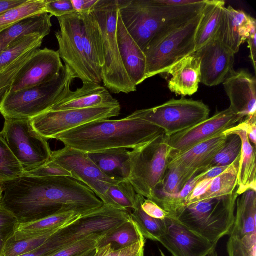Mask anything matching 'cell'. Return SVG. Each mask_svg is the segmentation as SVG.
<instances>
[{"label": "cell", "mask_w": 256, "mask_h": 256, "mask_svg": "<svg viewBox=\"0 0 256 256\" xmlns=\"http://www.w3.org/2000/svg\"><path fill=\"white\" fill-rule=\"evenodd\" d=\"M4 185L2 204L16 217L19 224L65 212L84 216L104 204L90 188L70 176L24 174Z\"/></svg>", "instance_id": "cell-1"}, {"label": "cell", "mask_w": 256, "mask_h": 256, "mask_svg": "<svg viewBox=\"0 0 256 256\" xmlns=\"http://www.w3.org/2000/svg\"><path fill=\"white\" fill-rule=\"evenodd\" d=\"M164 134L158 126L133 113L120 120L89 122L55 136L65 146L88 153L140 146Z\"/></svg>", "instance_id": "cell-2"}, {"label": "cell", "mask_w": 256, "mask_h": 256, "mask_svg": "<svg viewBox=\"0 0 256 256\" xmlns=\"http://www.w3.org/2000/svg\"><path fill=\"white\" fill-rule=\"evenodd\" d=\"M206 0L177 6L158 0H118V12L128 32L144 52L150 43L197 16Z\"/></svg>", "instance_id": "cell-3"}, {"label": "cell", "mask_w": 256, "mask_h": 256, "mask_svg": "<svg viewBox=\"0 0 256 256\" xmlns=\"http://www.w3.org/2000/svg\"><path fill=\"white\" fill-rule=\"evenodd\" d=\"M91 12L97 22L101 39L104 87L116 94L136 92V86L124 68L118 46L116 36L118 0H98Z\"/></svg>", "instance_id": "cell-4"}, {"label": "cell", "mask_w": 256, "mask_h": 256, "mask_svg": "<svg viewBox=\"0 0 256 256\" xmlns=\"http://www.w3.org/2000/svg\"><path fill=\"white\" fill-rule=\"evenodd\" d=\"M75 76L64 65L58 75L46 83L16 92H7L0 102L4 118L32 119L48 111L70 92Z\"/></svg>", "instance_id": "cell-5"}, {"label": "cell", "mask_w": 256, "mask_h": 256, "mask_svg": "<svg viewBox=\"0 0 256 256\" xmlns=\"http://www.w3.org/2000/svg\"><path fill=\"white\" fill-rule=\"evenodd\" d=\"M236 190L222 199H210L186 206L174 218L191 230L217 244L230 235L234 220Z\"/></svg>", "instance_id": "cell-6"}, {"label": "cell", "mask_w": 256, "mask_h": 256, "mask_svg": "<svg viewBox=\"0 0 256 256\" xmlns=\"http://www.w3.org/2000/svg\"><path fill=\"white\" fill-rule=\"evenodd\" d=\"M170 148L162 134L130 151L128 181L138 194L150 199L162 184L168 170Z\"/></svg>", "instance_id": "cell-7"}, {"label": "cell", "mask_w": 256, "mask_h": 256, "mask_svg": "<svg viewBox=\"0 0 256 256\" xmlns=\"http://www.w3.org/2000/svg\"><path fill=\"white\" fill-rule=\"evenodd\" d=\"M202 10L146 47L144 52L146 61V80L166 74L178 61L195 52V36Z\"/></svg>", "instance_id": "cell-8"}, {"label": "cell", "mask_w": 256, "mask_h": 256, "mask_svg": "<svg viewBox=\"0 0 256 256\" xmlns=\"http://www.w3.org/2000/svg\"><path fill=\"white\" fill-rule=\"evenodd\" d=\"M2 132L24 172L46 164L52 151L48 140L34 128L28 118H4Z\"/></svg>", "instance_id": "cell-9"}, {"label": "cell", "mask_w": 256, "mask_h": 256, "mask_svg": "<svg viewBox=\"0 0 256 256\" xmlns=\"http://www.w3.org/2000/svg\"><path fill=\"white\" fill-rule=\"evenodd\" d=\"M135 116L158 126L170 136L188 129L209 118L210 110L202 102L172 99L150 108L137 110Z\"/></svg>", "instance_id": "cell-10"}, {"label": "cell", "mask_w": 256, "mask_h": 256, "mask_svg": "<svg viewBox=\"0 0 256 256\" xmlns=\"http://www.w3.org/2000/svg\"><path fill=\"white\" fill-rule=\"evenodd\" d=\"M60 27L55 33L60 58L82 82H94L84 52V26L82 16L78 12L58 18Z\"/></svg>", "instance_id": "cell-11"}, {"label": "cell", "mask_w": 256, "mask_h": 256, "mask_svg": "<svg viewBox=\"0 0 256 256\" xmlns=\"http://www.w3.org/2000/svg\"><path fill=\"white\" fill-rule=\"evenodd\" d=\"M49 160L70 172L72 178L90 188L104 204L120 209L106 194L110 186L120 182L103 174L89 158L87 153L64 146L52 151Z\"/></svg>", "instance_id": "cell-12"}, {"label": "cell", "mask_w": 256, "mask_h": 256, "mask_svg": "<svg viewBox=\"0 0 256 256\" xmlns=\"http://www.w3.org/2000/svg\"><path fill=\"white\" fill-rule=\"evenodd\" d=\"M120 104L84 109L48 110L32 118L35 130L46 140L82 125L120 115Z\"/></svg>", "instance_id": "cell-13"}, {"label": "cell", "mask_w": 256, "mask_h": 256, "mask_svg": "<svg viewBox=\"0 0 256 256\" xmlns=\"http://www.w3.org/2000/svg\"><path fill=\"white\" fill-rule=\"evenodd\" d=\"M242 120L228 108L217 112L211 118L193 127L171 136H166L170 148V156L186 151L202 142L222 134Z\"/></svg>", "instance_id": "cell-14"}, {"label": "cell", "mask_w": 256, "mask_h": 256, "mask_svg": "<svg viewBox=\"0 0 256 256\" xmlns=\"http://www.w3.org/2000/svg\"><path fill=\"white\" fill-rule=\"evenodd\" d=\"M64 66L58 51L37 49L19 70L8 92H16L48 82L58 75Z\"/></svg>", "instance_id": "cell-15"}, {"label": "cell", "mask_w": 256, "mask_h": 256, "mask_svg": "<svg viewBox=\"0 0 256 256\" xmlns=\"http://www.w3.org/2000/svg\"><path fill=\"white\" fill-rule=\"evenodd\" d=\"M195 52L200 62V82L206 86L222 84L233 69L235 54L222 42L220 30Z\"/></svg>", "instance_id": "cell-16"}, {"label": "cell", "mask_w": 256, "mask_h": 256, "mask_svg": "<svg viewBox=\"0 0 256 256\" xmlns=\"http://www.w3.org/2000/svg\"><path fill=\"white\" fill-rule=\"evenodd\" d=\"M166 230L160 242L172 256H208L216 250V244L190 230L176 219H166Z\"/></svg>", "instance_id": "cell-17"}, {"label": "cell", "mask_w": 256, "mask_h": 256, "mask_svg": "<svg viewBox=\"0 0 256 256\" xmlns=\"http://www.w3.org/2000/svg\"><path fill=\"white\" fill-rule=\"evenodd\" d=\"M229 108L242 120L256 115V79L247 70L230 71L222 83Z\"/></svg>", "instance_id": "cell-18"}, {"label": "cell", "mask_w": 256, "mask_h": 256, "mask_svg": "<svg viewBox=\"0 0 256 256\" xmlns=\"http://www.w3.org/2000/svg\"><path fill=\"white\" fill-rule=\"evenodd\" d=\"M116 36L124 68L132 81L137 86L146 80V57L144 52L128 32L119 12Z\"/></svg>", "instance_id": "cell-19"}, {"label": "cell", "mask_w": 256, "mask_h": 256, "mask_svg": "<svg viewBox=\"0 0 256 256\" xmlns=\"http://www.w3.org/2000/svg\"><path fill=\"white\" fill-rule=\"evenodd\" d=\"M228 136L223 133L202 142L184 152L169 156L168 166L180 165L198 173L208 169L217 154L224 146Z\"/></svg>", "instance_id": "cell-20"}, {"label": "cell", "mask_w": 256, "mask_h": 256, "mask_svg": "<svg viewBox=\"0 0 256 256\" xmlns=\"http://www.w3.org/2000/svg\"><path fill=\"white\" fill-rule=\"evenodd\" d=\"M119 104L105 87L96 83L86 82L76 90H70L49 110L84 109Z\"/></svg>", "instance_id": "cell-21"}, {"label": "cell", "mask_w": 256, "mask_h": 256, "mask_svg": "<svg viewBox=\"0 0 256 256\" xmlns=\"http://www.w3.org/2000/svg\"><path fill=\"white\" fill-rule=\"evenodd\" d=\"M223 134H236L242 142L236 192L240 196L249 190L256 191V146L249 140L245 122L243 120Z\"/></svg>", "instance_id": "cell-22"}, {"label": "cell", "mask_w": 256, "mask_h": 256, "mask_svg": "<svg viewBox=\"0 0 256 256\" xmlns=\"http://www.w3.org/2000/svg\"><path fill=\"white\" fill-rule=\"evenodd\" d=\"M170 90L176 95L192 96L197 92L200 82V62L194 52L176 62L167 72Z\"/></svg>", "instance_id": "cell-23"}, {"label": "cell", "mask_w": 256, "mask_h": 256, "mask_svg": "<svg viewBox=\"0 0 256 256\" xmlns=\"http://www.w3.org/2000/svg\"><path fill=\"white\" fill-rule=\"evenodd\" d=\"M255 21V18L242 10L225 6L220 28L224 44L234 54L238 53L241 45L246 41Z\"/></svg>", "instance_id": "cell-24"}, {"label": "cell", "mask_w": 256, "mask_h": 256, "mask_svg": "<svg viewBox=\"0 0 256 256\" xmlns=\"http://www.w3.org/2000/svg\"><path fill=\"white\" fill-rule=\"evenodd\" d=\"M80 14L83 22V39L86 60L95 83L101 85L104 58L98 24L91 12Z\"/></svg>", "instance_id": "cell-25"}, {"label": "cell", "mask_w": 256, "mask_h": 256, "mask_svg": "<svg viewBox=\"0 0 256 256\" xmlns=\"http://www.w3.org/2000/svg\"><path fill=\"white\" fill-rule=\"evenodd\" d=\"M88 156L107 176L119 182L128 180L130 172V150L118 148L87 153Z\"/></svg>", "instance_id": "cell-26"}, {"label": "cell", "mask_w": 256, "mask_h": 256, "mask_svg": "<svg viewBox=\"0 0 256 256\" xmlns=\"http://www.w3.org/2000/svg\"><path fill=\"white\" fill-rule=\"evenodd\" d=\"M226 250L228 256H256V220L236 219Z\"/></svg>", "instance_id": "cell-27"}, {"label": "cell", "mask_w": 256, "mask_h": 256, "mask_svg": "<svg viewBox=\"0 0 256 256\" xmlns=\"http://www.w3.org/2000/svg\"><path fill=\"white\" fill-rule=\"evenodd\" d=\"M225 2L206 0L195 36V52L210 42L220 30Z\"/></svg>", "instance_id": "cell-28"}, {"label": "cell", "mask_w": 256, "mask_h": 256, "mask_svg": "<svg viewBox=\"0 0 256 256\" xmlns=\"http://www.w3.org/2000/svg\"><path fill=\"white\" fill-rule=\"evenodd\" d=\"M52 16L44 12L27 18L0 32V54L10 44L20 38L32 33L44 38L51 30Z\"/></svg>", "instance_id": "cell-29"}, {"label": "cell", "mask_w": 256, "mask_h": 256, "mask_svg": "<svg viewBox=\"0 0 256 256\" xmlns=\"http://www.w3.org/2000/svg\"><path fill=\"white\" fill-rule=\"evenodd\" d=\"M82 215L74 212L58 213L26 223L20 224L16 232L15 240H24L60 229Z\"/></svg>", "instance_id": "cell-30"}, {"label": "cell", "mask_w": 256, "mask_h": 256, "mask_svg": "<svg viewBox=\"0 0 256 256\" xmlns=\"http://www.w3.org/2000/svg\"><path fill=\"white\" fill-rule=\"evenodd\" d=\"M240 158V156L224 172L212 178L206 192L194 203L210 199H222L232 194L237 188Z\"/></svg>", "instance_id": "cell-31"}, {"label": "cell", "mask_w": 256, "mask_h": 256, "mask_svg": "<svg viewBox=\"0 0 256 256\" xmlns=\"http://www.w3.org/2000/svg\"><path fill=\"white\" fill-rule=\"evenodd\" d=\"M145 240L135 223L130 218L101 236L97 241L96 248L108 244L114 250L128 248Z\"/></svg>", "instance_id": "cell-32"}, {"label": "cell", "mask_w": 256, "mask_h": 256, "mask_svg": "<svg viewBox=\"0 0 256 256\" xmlns=\"http://www.w3.org/2000/svg\"><path fill=\"white\" fill-rule=\"evenodd\" d=\"M145 198L137 194L134 208L129 212V216L135 223L144 238L159 242L166 230V220L152 218L142 208V204Z\"/></svg>", "instance_id": "cell-33"}, {"label": "cell", "mask_w": 256, "mask_h": 256, "mask_svg": "<svg viewBox=\"0 0 256 256\" xmlns=\"http://www.w3.org/2000/svg\"><path fill=\"white\" fill-rule=\"evenodd\" d=\"M44 37L37 33L24 36L10 44L0 54V74L12 63L31 50L41 46Z\"/></svg>", "instance_id": "cell-34"}, {"label": "cell", "mask_w": 256, "mask_h": 256, "mask_svg": "<svg viewBox=\"0 0 256 256\" xmlns=\"http://www.w3.org/2000/svg\"><path fill=\"white\" fill-rule=\"evenodd\" d=\"M198 174V172L194 169L180 165L168 166L162 186L156 190L154 194H156L172 196L178 194L182 191L186 184Z\"/></svg>", "instance_id": "cell-35"}, {"label": "cell", "mask_w": 256, "mask_h": 256, "mask_svg": "<svg viewBox=\"0 0 256 256\" xmlns=\"http://www.w3.org/2000/svg\"><path fill=\"white\" fill-rule=\"evenodd\" d=\"M46 0H26L0 15V32L22 20L46 12Z\"/></svg>", "instance_id": "cell-36"}, {"label": "cell", "mask_w": 256, "mask_h": 256, "mask_svg": "<svg viewBox=\"0 0 256 256\" xmlns=\"http://www.w3.org/2000/svg\"><path fill=\"white\" fill-rule=\"evenodd\" d=\"M24 173L20 163L0 132V182L4 184L10 182L22 176Z\"/></svg>", "instance_id": "cell-37"}, {"label": "cell", "mask_w": 256, "mask_h": 256, "mask_svg": "<svg viewBox=\"0 0 256 256\" xmlns=\"http://www.w3.org/2000/svg\"><path fill=\"white\" fill-rule=\"evenodd\" d=\"M137 194L128 180L110 186L106 192L107 196L112 202L128 212L134 208Z\"/></svg>", "instance_id": "cell-38"}, {"label": "cell", "mask_w": 256, "mask_h": 256, "mask_svg": "<svg viewBox=\"0 0 256 256\" xmlns=\"http://www.w3.org/2000/svg\"><path fill=\"white\" fill-rule=\"evenodd\" d=\"M58 230L24 240H16L13 237L7 242L2 256H20L29 252L44 244Z\"/></svg>", "instance_id": "cell-39"}, {"label": "cell", "mask_w": 256, "mask_h": 256, "mask_svg": "<svg viewBox=\"0 0 256 256\" xmlns=\"http://www.w3.org/2000/svg\"><path fill=\"white\" fill-rule=\"evenodd\" d=\"M228 136L224 146L214 158L208 168L214 166H228L240 156L242 149L240 138L235 134Z\"/></svg>", "instance_id": "cell-40"}, {"label": "cell", "mask_w": 256, "mask_h": 256, "mask_svg": "<svg viewBox=\"0 0 256 256\" xmlns=\"http://www.w3.org/2000/svg\"><path fill=\"white\" fill-rule=\"evenodd\" d=\"M16 217L2 204L0 205V256L7 242L14 236L19 225Z\"/></svg>", "instance_id": "cell-41"}, {"label": "cell", "mask_w": 256, "mask_h": 256, "mask_svg": "<svg viewBox=\"0 0 256 256\" xmlns=\"http://www.w3.org/2000/svg\"><path fill=\"white\" fill-rule=\"evenodd\" d=\"M30 52L24 54L12 63L2 74H0V102L9 90L19 70L32 56Z\"/></svg>", "instance_id": "cell-42"}, {"label": "cell", "mask_w": 256, "mask_h": 256, "mask_svg": "<svg viewBox=\"0 0 256 256\" xmlns=\"http://www.w3.org/2000/svg\"><path fill=\"white\" fill-rule=\"evenodd\" d=\"M145 243L146 240H144L128 248L116 250L108 244L100 248H96L94 256H136L144 248Z\"/></svg>", "instance_id": "cell-43"}, {"label": "cell", "mask_w": 256, "mask_h": 256, "mask_svg": "<svg viewBox=\"0 0 256 256\" xmlns=\"http://www.w3.org/2000/svg\"><path fill=\"white\" fill-rule=\"evenodd\" d=\"M24 174L40 177L72 176L70 172L56 163L50 160L46 164L30 172H24Z\"/></svg>", "instance_id": "cell-44"}, {"label": "cell", "mask_w": 256, "mask_h": 256, "mask_svg": "<svg viewBox=\"0 0 256 256\" xmlns=\"http://www.w3.org/2000/svg\"><path fill=\"white\" fill-rule=\"evenodd\" d=\"M46 12L57 18L76 12L71 0H46Z\"/></svg>", "instance_id": "cell-45"}, {"label": "cell", "mask_w": 256, "mask_h": 256, "mask_svg": "<svg viewBox=\"0 0 256 256\" xmlns=\"http://www.w3.org/2000/svg\"><path fill=\"white\" fill-rule=\"evenodd\" d=\"M142 208L148 215L156 219L164 220L170 216L168 212L148 198L144 199L142 204Z\"/></svg>", "instance_id": "cell-46"}, {"label": "cell", "mask_w": 256, "mask_h": 256, "mask_svg": "<svg viewBox=\"0 0 256 256\" xmlns=\"http://www.w3.org/2000/svg\"><path fill=\"white\" fill-rule=\"evenodd\" d=\"M76 12L80 14L90 13L98 0H71Z\"/></svg>", "instance_id": "cell-47"}, {"label": "cell", "mask_w": 256, "mask_h": 256, "mask_svg": "<svg viewBox=\"0 0 256 256\" xmlns=\"http://www.w3.org/2000/svg\"><path fill=\"white\" fill-rule=\"evenodd\" d=\"M246 41L250 50V58L256 71V21L252 24Z\"/></svg>", "instance_id": "cell-48"}, {"label": "cell", "mask_w": 256, "mask_h": 256, "mask_svg": "<svg viewBox=\"0 0 256 256\" xmlns=\"http://www.w3.org/2000/svg\"><path fill=\"white\" fill-rule=\"evenodd\" d=\"M229 166H214L204 172H200L194 176V178L198 183L206 179H212L224 172Z\"/></svg>", "instance_id": "cell-49"}, {"label": "cell", "mask_w": 256, "mask_h": 256, "mask_svg": "<svg viewBox=\"0 0 256 256\" xmlns=\"http://www.w3.org/2000/svg\"><path fill=\"white\" fill-rule=\"evenodd\" d=\"M246 124L248 136L250 143L256 145V115L246 117L244 120Z\"/></svg>", "instance_id": "cell-50"}, {"label": "cell", "mask_w": 256, "mask_h": 256, "mask_svg": "<svg viewBox=\"0 0 256 256\" xmlns=\"http://www.w3.org/2000/svg\"><path fill=\"white\" fill-rule=\"evenodd\" d=\"M204 0H158L164 4L170 6H186L200 3Z\"/></svg>", "instance_id": "cell-51"}, {"label": "cell", "mask_w": 256, "mask_h": 256, "mask_svg": "<svg viewBox=\"0 0 256 256\" xmlns=\"http://www.w3.org/2000/svg\"><path fill=\"white\" fill-rule=\"evenodd\" d=\"M26 1V0H0V15Z\"/></svg>", "instance_id": "cell-52"}, {"label": "cell", "mask_w": 256, "mask_h": 256, "mask_svg": "<svg viewBox=\"0 0 256 256\" xmlns=\"http://www.w3.org/2000/svg\"><path fill=\"white\" fill-rule=\"evenodd\" d=\"M4 185L0 182V205L2 204L4 192Z\"/></svg>", "instance_id": "cell-53"}, {"label": "cell", "mask_w": 256, "mask_h": 256, "mask_svg": "<svg viewBox=\"0 0 256 256\" xmlns=\"http://www.w3.org/2000/svg\"><path fill=\"white\" fill-rule=\"evenodd\" d=\"M96 252V248L92 249L80 256H94Z\"/></svg>", "instance_id": "cell-54"}, {"label": "cell", "mask_w": 256, "mask_h": 256, "mask_svg": "<svg viewBox=\"0 0 256 256\" xmlns=\"http://www.w3.org/2000/svg\"><path fill=\"white\" fill-rule=\"evenodd\" d=\"M208 256H218V255L216 250H214Z\"/></svg>", "instance_id": "cell-55"}, {"label": "cell", "mask_w": 256, "mask_h": 256, "mask_svg": "<svg viewBox=\"0 0 256 256\" xmlns=\"http://www.w3.org/2000/svg\"><path fill=\"white\" fill-rule=\"evenodd\" d=\"M144 248H142L136 256H144Z\"/></svg>", "instance_id": "cell-56"}, {"label": "cell", "mask_w": 256, "mask_h": 256, "mask_svg": "<svg viewBox=\"0 0 256 256\" xmlns=\"http://www.w3.org/2000/svg\"><path fill=\"white\" fill-rule=\"evenodd\" d=\"M160 252V253L161 256H166L165 254L162 252V251L161 250H159Z\"/></svg>", "instance_id": "cell-57"}]
</instances>
